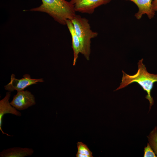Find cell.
<instances>
[{
  "label": "cell",
  "mask_w": 157,
  "mask_h": 157,
  "mask_svg": "<svg viewBox=\"0 0 157 157\" xmlns=\"http://www.w3.org/2000/svg\"><path fill=\"white\" fill-rule=\"evenodd\" d=\"M77 153L88 156V157H93L92 153L90 150L86 145L82 142H78L77 143Z\"/></svg>",
  "instance_id": "12"
},
{
  "label": "cell",
  "mask_w": 157,
  "mask_h": 157,
  "mask_svg": "<svg viewBox=\"0 0 157 157\" xmlns=\"http://www.w3.org/2000/svg\"><path fill=\"white\" fill-rule=\"evenodd\" d=\"M133 2L138 6V12L135 16L138 19L141 18L143 15L146 14L148 18L151 19L154 17L155 11L152 6L153 0H125Z\"/></svg>",
  "instance_id": "8"
},
{
  "label": "cell",
  "mask_w": 157,
  "mask_h": 157,
  "mask_svg": "<svg viewBox=\"0 0 157 157\" xmlns=\"http://www.w3.org/2000/svg\"><path fill=\"white\" fill-rule=\"evenodd\" d=\"M71 20L80 42V53L88 60L91 52V40L97 37L98 33L91 29L88 20L85 17L76 14Z\"/></svg>",
  "instance_id": "3"
},
{
  "label": "cell",
  "mask_w": 157,
  "mask_h": 157,
  "mask_svg": "<svg viewBox=\"0 0 157 157\" xmlns=\"http://www.w3.org/2000/svg\"><path fill=\"white\" fill-rule=\"evenodd\" d=\"M23 77V78L21 79H17L15 78V75L12 74L10 82L4 86L5 89L10 92L14 90H16L17 92L23 91L26 88L31 85L36 84L38 82L44 81L42 78H31L30 75L27 74H24Z\"/></svg>",
  "instance_id": "4"
},
{
  "label": "cell",
  "mask_w": 157,
  "mask_h": 157,
  "mask_svg": "<svg viewBox=\"0 0 157 157\" xmlns=\"http://www.w3.org/2000/svg\"><path fill=\"white\" fill-rule=\"evenodd\" d=\"M110 0H71L75 12L89 14L93 13L99 6L107 4Z\"/></svg>",
  "instance_id": "6"
},
{
  "label": "cell",
  "mask_w": 157,
  "mask_h": 157,
  "mask_svg": "<svg viewBox=\"0 0 157 157\" xmlns=\"http://www.w3.org/2000/svg\"><path fill=\"white\" fill-rule=\"evenodd\" d=\"M151 148L157 156V127L156 126L147 137Z\"/></svg>",
  "instance_id": "11"
},
{
  "label": "cell",
  "mask_w": 157,
  "mask_h": 157,
  "mask_svg": "<svg viewBox=\"0 0 157 157\" xmlns=\"http://www.w3.org/2000/svg\"><path fill=\"white\" fill-rule=\"evenodd\" d=\"M144 157H156L155 152L151 148L149 144L148 143L147 147L144 148Z\"/></svg>",
  "instance_id": "13"
},
{
  "label": "cell",
  "mask_w": 157,
  "mask_h": 157,
  "mask_svg": "<svg viewBox=\"0 0 157 157\" xmlns=\"http://www.w3.org/2000/svg\"><path fill=\"white\" fill-rule=\"evenodd\" d=\"M11 92H7L5 97L0 101V130L3 134H5L8 136H13L5 133L2 129V119L4 115L6 114H11L16 116L20 117L21 113L16 109L12 106L9 101Z\"/></svg>",
  "instance_id": "7"
},
{
  "label": "cell",
  "mask_w": 157,
  "mask_h": 157,
  "mask_svg": "<svg viewBox=\"0 0 157 157\" xmlns=\"http://www.w3.org/2000/svg\"><path fill=\"white\" fill-rule=\"evenodd\" d=\"M10 104L18 110L27 109L36 104L34 96L28 90L17 91L14 95Z\"/></svg>",
  "instance_id": "5"
},
{
  "label": "cell",
  "mask_w": 157,
  "mask_h": 157,
  "mask_svg": "<svg viewBox=\"0 0 157 157\" xmlns=\"http://www.w3.org/2000/svg\"><path fill=\"white\" fill-rule=\"evenodd\" d=\"M143 59L139 61L138 63V69L136 74L131 75L126 74L122 70L123 76L120 85L115 91L124 88L134 82L137 83L146 91L147 95L145 98L149 102V110L154 104V101L151 97V92L154 83L157 82V74L149 73L142 61Z\"/></svg>",
  "instance_id": "1"
},
{
  "label": "cell",
  "mask_w": 157,
  "mask_h": 157,
  "mask_svg": "<svg viewBox=\"0 0 157 157\" xmlns=\"http://www.w3.org/2000/svg\"><path fill=\"white\" fill-rule=\"evenodd\" d=\"M67 25L71 35L72 39V48L74 54V60L73 65H75L78 57L79 53L81 51V47L78 37L76 33L74 26L71 19H68L66 22Z\"/></svg>",
  "instance_id": "10"
},
{
  "label": "cell",
  "mask_w": 157,
  "mask_h": 157,
  "mask_svg": "<svg viewBox=\"0 0 157 157\" xmlns=\"http://www.w3.org/2000/svg\"><path fill=\"white\" fill-rule=\"evenodd\" d=\"M34 152L32 148L14 147L3 150L0 153V157H24L32 155Z\"/></svg>",
  "instance_id": "9"
},
{
  "label": "cell",
  "mask_w": 157,
  "mask_h": 157,
  "mask_svg": "<svg viewBox=\"0 0 157 157\" xmlns=\"http://www.w3.org/2000/svg\"><path fill=\"white\" fill-rule=\"evenodd\" d=\"M39 7L29 10L31 11L45 13L55 20L63 25H66L68 19H71L76 15V12L70 1L65 0H42Z\"/></svg>",
  "instance_id": "2"
},
{
  "label": "cell",
  "mask_w": 157,
  "mask_h": 157,
  "mask_svg": "<svg viewBox=\"0 0 157 157\" xmlns=\"http://www.w3.org/2000/svg\"><path fill=\"white\" fill-rule=\"evenodd\" d=\"M152 6L153 10L157 11V0H153L152 2Z\"/></svg>",
  "instance_id": "14"
}]
</instances>
